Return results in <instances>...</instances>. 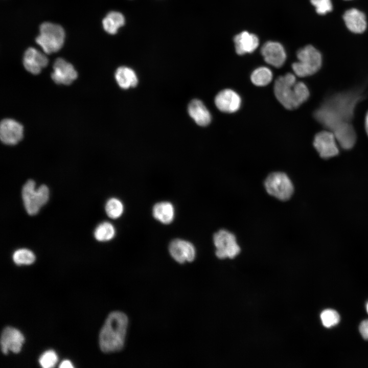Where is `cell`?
<instances>
[{
    "mask_svg": "<svg viewBox=\"0 0 368 368\" xmlns=\"http://www.w3.org/2000/svg\"><path fill=\"white\" fill-rule=\"evenodd\" d=\"M310 2L318 14L325 15L332 10L331 0H310Z\"/></svg>",
    "mask_w": 368,
    "mask_h": 368,
    "instance_id": "f546056e",
    "label": "cell"
},
{
    "mask_svg": "<svg viewBox=\"0 0 368 368\" xmlns=\"http://www.w3.org/2000/svg\"><path fill=\"white\" fill-rule=\"evenodd\" d=\"M365 130H366V133L368 135V111L365 116Z\"/></svg>",
    "mask_w": 368,
    "mask_h": 368,
    "instance_id": "d6a6232c",
    "label": "cell"
},
{
    "mask_svg": "<svg viewBox=\"0 0 368 368\" xmlns=\"http://www.w3.org/2000/svg\"><path fill=\"white\" fill-rule=\"evenodd\" d=\"M361 98L357 92H347L332 96L315 110V119L332 131L339 124L349 122L357 103Z\"/></svg>",
    "mask_w": 368,
    "mask_h": 368,
    "instance_id": "6da1fadb",
    "label": "cell"
},
{
    "mask_svg": "<svg viewBox=\"0 0 368 368\" xmlns=\"http://www.w3.org/2000/svg\"><path fill=\"white\" fill-rule=\"evenodd\" d=\"M102 24L106 32L110 34H114L118 29L124 25L125 18L122 13L111 11L103 19Z\"/></svg>",
    "mask_w": 368,
    "mask_h": 368,
    "instance_id": "603a6c76",
    "label": "cell"
},
{
    "mask_svg": "<svg viewBox=\"0 0 368 368\" xmlns=\"http://www.w3.org/2000/svg\"><path fill=\"white\" fill-rule=\"evenodd\" d=\"M113 225L109 222H103L99 224L94 231V237L99 241L104 242L111 240L115 236Z\"/></svg>",
    "mask_w": 368,
    "mask_h": 368,
    "instance_id": "d4e9b609",
    "label": "cell"
},
{
    "mask_svg": "<svg viewBox=\"0 0 368 368\" xmlns=\"http://www.w3.org/2000/svg\"><path fill=\"white\" fill-rule=\"evenodd\" d=\"M337 142L331 131H323L315 135L313 145L322 158H329L338 154Z\"/></svg>",
    "mask_w": 368,
    "mask_h": 368,
    "instance_id": "9c48e42d",
    "label": "cell"
},
{
    "mask_svg": "<svg viewBox=\"0 0 368 368\" xmlns=\"http://www.w3.org/2000/svg\"><path fill=\"white\" fill-rule=\"evenodd\" d=\"M24 340L23 335L18 330L6 327L3 329L1 337L2 352L5 354H7L9 351L15 353L19 352Z\"/></svg>",
    "mask_w": 368,
    "mask_h": 368,
    "instance_id": "9a60e30c",
    "label": "cell"
},
{
    "mask_svg": "<svg viewBox=\"0 0 368 368\" xmlns=\"http://www.w3.org/2000/svg\"><path fill=\"white\" fill-rule=\"evenodd\" d=\"M128 319L120 311L110 313L106 318L99 334L101 351L108 353L120 351L124 347Z\"/></svg>",
    "mask_w": 368,
    "mask_h": 368,
    "instance_id": "7a4b0ae2",
    "label": "cell"
},
{
    "mask_svg": "<svg viewBox=\"0 0 368 368\" xmlns=\"http://www.w3.org/2000/svg\"><path fill=\"white\" fill-rule=\"evenodd\" d=\"M359 329L363 338L368 340V319L364 320L360 323Z\"/></svg>",
    "mask_w": 368,
    "mask_h": 368,
    "instance_id": "4dcf8cb0",
    "label": "cell"
},
{
    "mask_svg": "<svg viewBox=\"0 0 368 368\" xmlns=\"http://www.w3.org/2000/svg\"><path fill=\"white\" fill-rule=\"evenodd\" d=\"M296 57L297 61L292 64V68L298 77L311 76L316 73L321 66V55L311 45H306L298 50Z\"/></svg>",
    "mask_w": 368,
    "mask_h": 368,
    "instance_id": "277c9868",
    "label": "cell"
},
{
    "mask_svg": "<svg viewBox=\"0 0 368 368\" xmlns=\"http://www.w3.org/2000/svg\"><path fill=\"white\" fill-rule=\"evenodd\" d=\"M346 1H349V0H346Z\"/></svg>",
    "mask_w": 368,
    "mask_h": 368,
    "instance_id": "e575fe53",
    "label": "cell"
},
{
    "mask_svg": "<svg viewBox=\"0 0 368 368\" xmlns=\"http://www.w3.org/2000/svg\"><path fill=\"white\" fill-rule=\"evenodd\" d=\"M274 95L279 102L286 109L298 108L309 97V91L302 82H296L295 76L287 73L279 77L274 84Z\"/></svg>",
    "mask_w": 368,
    "mask_h": 368,
    "instance_id": "3957f363",
    "label": "cell"
},
{
    "mask_svg": "<svg viewBox=\"0 0 368 368\" xmlns=\"http://www.w3.org/2000/svg\"><path fill=\"white\" fill-rule=\"evenodd\" d=\"M57 356L53 350L44 352L39 359L40 365L44 368H50L55 366L57 361Z\"/></svg>",
    "mask_w": 368,
    "mask_h": 368,
    "instance_id": "f1b7e54d",
    "label": "cell"
},
{
    "mask_svg": "<svg viewBox=\"0 0 368 368\" xmlns=\"http://www.w3.org/2000/svg\"><path fill=\"white\" fill-rule=\"evenodd\" d=\"M39 35L36 42L44 53L51 54L58 51L62 47L65 33L62 27L52 22L42 23L39 28Z\"/></svg>",
    "mask_w": 368,
    "mask_h": 368,
    "instance_id": "5b68a950",
    "label": "cell"
},
{
    "mask_svg": "<svg viewBox=\"0 0 368 368\" xmlns=\"http://www.w3.org/2000/svg\"><path fill=\"white\" fill-rule=\"evenodd\" d=\"M48 63L46 56L33 48H28L25 52L23 64L27 71L32 74H38Z\"/></svg>",
    "mask_w": 368,
    "mask_h": 368,
    "instance_id": "2e32d148",
    "label": "cell"
},
{
    "mask_svg": "<svg viewBox=\"0 0 368 368\" xmlns=\"http://www.w3.org/2000/svg\"><path fill=\"white\" fill-rule=\"evenodd\" d=\"M366 310L367 313H368V302H367V303H366Z\"/></svg>",
    "mask_w": 368,
    "mask_h": 368,
    "instance_id": "836d02e7",
    "label": "cell"
},
{
    "mask_svg": "<svg viewBox=\"0 0 368 368\" xmlns=\"http://www.w3.org/2000/svg\"><path fill=\"white\" fill-rule=\"evenodd\" d=\"M273 74L267 67L260 66L255 69L250 75L251 82L258 86H264L272 81Z\"/></svg>",
    "mask_w": 368,
    "mask_h": 368,
    "instance_id": "cb8c5ba5",
    "label": "cell"
},
{
    "mask_svg": "<svg viewBox=\"0 0 368 368\" xmlns=\"http://www.w3.org/2000/svg\"><path fill=\"white\" fill-rule=\"evenodd\" d=\"M115 78L119 85L124 89L134 87L138 82L135 72L126 66H121L116 70Z\"/></svg>",
    "mask_w": 368,
    "mask_h": 368,
    "instance_id": "7402d4cb",
    "label": "cell"
},
{
    "mask_svg": "<svg viewBox=\"0 0 368 368\" xmlns=\"http://www.w3.org/2000/svg\"><path fill=\"white\" fill-rule=\"evenodd\" d=\"M337 142L345 149H350L356 141L355 130L349 122H343L337 125L331 131Z\"/></svg>",
    "mask_w": 368,
    "mask_h": 368,
    "instance_id": "ac0fdd59",
    "label": "cell"
},
{
    "mask_svg": "<svg viewBox=\"0 0 368 368\" xmlns=\"http://www.w3.org/2000/svg\"><path fill=\"white\" fill-rule=\"evenodd\" d=\"M21 195L27 212L30 215H35L48 201L49 190L45 185H41L35 190V181L29 179L22 187Z\"/></svg>",
    "mask_w": 368,
    "mask_h": 368,
    "instance_id": "8992f818",
    "label": "cell"
},
{
    "mask_svg": "<svg viewBox=\"0 0 368 368\" xmlns=\"http://www.w3.org/2000/svg\"><path fill=\"white\" fill-rule=\"evenodd\" d=\"M188 112L191 118L199 126H207L211 121L210 111L199 100L194 99L191 101L188 106Z\"/></svg>",
    "mask_w": 368,
    "mask_h": 368,
    "instance_id": "ffe728a7",
    "label": "cell"
},
{
    "mask_svg": "<svg viewBox=\"0 0 368 368\" xmlns=\"http://www.w3.org/2000/svg\"><path fill=\"white\" fill-rule=\"evenodd\" d=\"M59 367L60 368H71L73 367L70 361L68 360H65L63 361L60 364Z\"/></svg>",
    "mask_w": 368,
    "mask_h": 368,
    "instance_id": "1f68e13d",
    "label": "cell"
},
{
    "mask_svg": "<svg viewBox=\"0 0 368 368\" xmlns=\"http://www.w3.org/2000/svg\"><path fill=\"white\" fill-rule=\"evenodd\" d=\"M23 126L16 121L4 119L0 125V138L1 141L8 145H14L19 143L23 137Z\"/></svg>",
    "mask_w": 368,
    "mask_h": 368,
    "instance_id": "7c38bea8",
    "label": "cell"
},
{
    "mask_svg": "<svg viewBox=\"0 0 368 368\" xmlns=\"http://www.w3.org/2000/svg\"><path fill=\"white\" fill-rule=\"evenodd\" d=\"M343 18L348 29L354 33H362L366 29L365 15L357 9L351 8L347 10Z\"/></svg>",
    "mask_w": 368,
    "mask_h": 368,
    "instance_id": "d6986e66",
    "label": "cell"
},
{
    "mask_svg": "<svg viewBox=\"0 0 368 368\" xmlns=\"http://www.w3.org/2000/svg\"><path fill=\"white\" fill-rule=\"evenodd\" d=\"M105 209L109 217L112 219H117L122 215L124 206L119 199L116 198H111L107 201Z\"/></svg>",
    "mask_w": 368,
    "mask_h": 368,
    "instance_id": "484cf974",
    "label": "cell"
},
{
    "mask_svg": "<svg viewBox=\"0 0 368 368\" xmlns=\"http://www.w3.org/2000/svg\"><path fill=\"white\" fill-rule=\"evenodd\" d=\"M215 104L221 111L234 113L238 111L241 105V98L239 95L231 89H224L218 93L215 98Z\"/></svg>",
    "mask_w": 368,
    "mask_h": 368,
    "instance_id": "5bb4252c",
    "label": "cell"
},
{
    "mask_svg": "<svg viewBox=\"0 0 368 368\" xmlns=\"http://www.w3.org/2000/svg\"><path fill=\"white\" fill-rule=\"evenodd\" d=\"M171 257L179 263L192 262L196 256L194 246L189 241L180 239L173 240L169 246Z\"/></svg>",
    "mask_w": 368,
    "mask_h": 368,
    "instance_id": "8fae6325",
    "label": "cell"
},
{
    "mask_svg": "<svg viewBox=\"0 0 368 368\" xmlns=\"http://www.w3.org/2000/svg\"><path fill=\"white\" fill-rule=\"evenodd\" d=\"M261 53L266 63L277 68L282 67L287 58L284 48L277 41L265 43L261 48Z\"/></svg>",
    "mask_w": 368,
    "mask_h": 368,
    "instance_id": "30bf717a",
    "label": "cell"
},
{
    "mask_svg": "<svg viewBox=\"0 0 368 368\" xmlns=\"http://www.w3.org/2000/svg\"><path fill=\"white\" fill-rule=\"evenodd\" d=\"M216 255L220 259L234 258L240 252L235 236L226 229H220L213 236Z\"/></svg>",
    "mask_w": 368,
    "mask_h": 368,
    "instance_id": "ba28073f",
    "label": "cell"
},
{
    "mask_svg": "<svg viewBox=\"0 0 368 368\" xmlns=\"http://www.w3.org/2000/svg\"><path fill=\"white\" fill-rule=\"evenodd\" d=\"M264 186L269 195L282 201L289 199L294 191L293 184L289 177L281 172L270 173L266 177Z\"/></svg>",
    "mask_w": 368,
    "mask_h": 368,
    "instance_id": "52a82bcc",
    "label": "cell"
},
{
    "mask_svg": "<svg viewBox=\"0 0 368 368\" xmlns=\"http://www.w3.org/2000/svg\"><path fill=\"white\" fill-rule=\"evenodd\" d=\"M234 42L235 51L240 55L254 52L259 44L257 36L247 31L236 35L234 37Z\"/></svg>",
    "mask_w": 368,
    "mask_h": 368,
    "instance_id": "e0dca14e",
    "label": "cell"
},
{
    "mask_svg": "<svg viewBox=\"0 0 368 368\" xmlns=\"http://www.w3.org/2000/svg\"><path fill=\"white\" fill-rule=\"evenodd\" d=\"M13 260L17 265H30L34 262L35 256L31 250L26 248H20L14 251Z\"/></svg>",
    "mask_w": 368,
    "mask_h": 368,
    "instance_id": "4316f807",
    "label": "cell"
},
{
    "mask_svg": "<svg viewBox=\"0 0 368 368\" xmlns=\"http://www.w3.org/2000/svg\"><path fill=\"white\" fill-rule=\"evenodd\" d=\"M77 72L72 64L61 58L55 60L51 78L56 83L69 85L77 79Z\"/></svg>",
    "mask_w": 368,
    "mask_h": 368,
    "instance_id": "4fadbf2b",
    "label": "cell"
},
{
    "mask_svg": "<svg viewBox=\"0 0 368 368\" xmlns=\"http://www.w3.org/2000/svg\"><path fill=\"white\" fill-rule=\"evenodd\" d=\"M323 325L326 328L336 326L340 321V316L337 311L332 309H326L320 315Z\"/></svg>",
    "mask_w": 368,
    "mask_h": 368,
    "instance_id": "83f0119b",
    "label": "cell"
},
{
    "mask_svg": "<svg viewBox=\"0 0 368 368\" xmlns=\"http://www.w3.org/2000/svg\"><path fill=\"white\" fill-rule=\"evenodd\" d=\"M174 208L169 202L163 201L156 203L152 209L154 218L161 223L168 224L174 217Z\"/></svg>",
    "mask_w": 368,
    "mask_h": 368,
    "instance_id": "44dd1931",
    "label": "cell"
}]
</instances>
